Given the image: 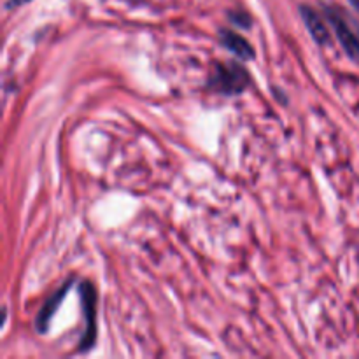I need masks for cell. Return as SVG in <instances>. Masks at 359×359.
<instances>
[{
    "mask_svg": "<svg viewBox=\"0 0 359 359\" xmlns=\"http://www.w3.org/2000/svg\"><path fill=\"white\" fill-rule=\"evenodd\" d=\"M77 291H79L81 307H83V314H84V330H83V337H81L79 344H77L76 353H88V351L93 349L95 342H97L98 293L97 290H95L91 280H81Z\"/></svg>",
    "mask_w": 359,
    "mask_h": 359,
    "instance_id": "3957f363",
    "label": "cell"
},
{
    "mask_svg": "<svg viewBox=\"0 0 359 359\" xmlns=\"http://www.w3.org/2000/svg\"><path fill=\"white\" fill-rule=\"evenodd\" d=\"M300 16L304 20L305 28L311 34L312 41L318 46H330L332 42V34H330L328 28V20L323 13L316 11L314 7L307 6V4H302L300 6Z\"/></svg>",
    "mask_w": 359,
    "mask_h": 359,
    "instance_id": "5b68a950",
    "label": "cell"
},
{
    "mask_svg": "<svg viewBox=\"0 0 359 359\" xmlns=\"http://www.w3.org/2000/svg\"><path fill=\"white\" fill-rule=\"evenodd\" d=\"M349 4L354 7V9L359 11V0H349Z\"/></svg>",
    "mask_w": 359,
    "mask_h": 359,
    "instance_id": "9c48e42d",
    "label": "cell"
},
{
    "mask_svg": "<svg viewBox=\"0 0 359 359\" xmlns=\"http://www.w3.org/2000/svg\"><path fill=\"white\" fill-rule=\"evenodd\" d=\"M30 0H7L6 2V9L11 11V9H18V7L25 6V4H28Z\"/></svg>",
    "mask_w": 359,
    "mask_h": 359,
    "instance_id": "ba28073f",
    "label": "cell"
},
{
    "mask_svg": "<svg viewBox=\"0 0 359 359\" xmlns=\"http://www.w3.org/2000/svg\"><path fill=\"white\" fill-rule=\"evenodd\" d=\"M74 284H76V277H69V279H67L58 290H55L48 298H46L41 311L37 312V318H35V330H37V333L46 335V333L49 332V328H51V321L53 318H55L56 311L60 309L62 302L65 300L67 294L70 293Z\"/></svg>",
    "mask_w": 359,
    "mask_h": 359,
    "instance_id": "277c9868",
    "label": "cell"
},
{
    "mask_svg": "<svg viewBox=\"0 0 359 359\" xmlns=\"http://www.w3.org/2000/svg\"><path fill=\"white\" fill-rule=\"evenodd\" d=\"M323 14L328 20L339 44L346 51L347 58L359 65V21L344 7L333 4L323 6Z\"/></svg>",
    "mask_w": 359,
    "mask_h": 359,
    "instance_id": "7a4b0ae2",
    "label": "cell"
},
{
    "mask_svg": "<svg viewBox=\"0 0 359 359\" xmlns=\"http://www.w3.org/2000/svg\"><path fill=\"white\" fill-rule=\"evenodd\" d=\"M228 21H230L233 27L242 28V30H249L252 27V18L251 14L245 13L242 9H233V11H228Z\"/></svg>",
    "mask_w": 359,
    "mask_h": 359,
    "instance_id": "52a82bcc",
    "label": "cell"
},
{
    "mask_svg": "<svg viewBox=\"0 0 359 359\" xmlns=\"http://www.w3.org/2000/svg\"><path fill=\"white\" fill-rule=\"evenodd\" d=\"M241 60L231 62H214L207 77L205 88L214 95L237 97L248 91L252 84L251 72L242 65Z\"/></svg>",
    "mask_w": 359,
    "mask_h": 359,
    "instance_id": "6da1fadb",
    "label": "cell"
},
{
    "mask_svg": "<svg viewBox=\"0 0 359 359\" xmlns=\"http://www.w3.org/2000/svg\"><path fill=\"white\" fill-rule=\"evenodd\" d=\"M217 37H219L221 46L226 48L237 60H241V62H251V60H255V48L238 32L231 30V28H219L217 30Z\"/></svg>",
    "mask_w": 359,
    "mask_h": 359,
    "instance_id": "8992f818",
    "label": "cell"
}]
</instances>
